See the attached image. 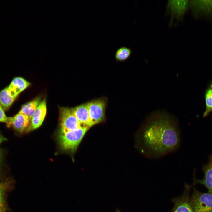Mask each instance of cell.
<instances>
[{
  "label": "cell",
  "instance_id": "44dd1931",
  "mask_svg": "<svg viewBox=\"0 0 212 212\" xmlns=\"http://www.w3.org/2000/svg\"><path fill=\"white\" fill-rule=\"evenodd\" d=\"M1 160V153L0 152V165Z\"/></svg>",
  "mask_w": 212,
  "mask_h": 212
},
{
  "label": "cell",
  "instance_id": "ffe728a7",
  "mask_svg": "<svg viewBox=\"0 0 212 212\" xmlns=\"http://www.w3.org/2000/svg\"><path fill=\"white\" fill-rule=\"evenodd\" d=\"M6 140V139L0 134V145L3 141Z\"/></svg>",
  "mask_w": 212,
  "mask_h": 212
},
{
  "label": "cell",
  "instance_id": "6da1fadb",
  "mask_svg": "<svg viewBox=\"0 0 212 212\" xmlns=\"http://www.w3.org/2000/svg\"><path fill=\"white\" fill-rule=\"evenodd\" d=\"M136 139L138 148L144 156L153 159L163 157L176 151L180 146L178 121L165 112L153 113L144 121Z\"/></svg>",
  "mask_w": 212,
  "mask_h": 212
},
{
  "label": "cell",
  "instance_id": "30bf717a",
  "mask_svg": "<svg viewBox=\"0 0 212 212\" xmlns=\"http://www.w3.org/2000/svg\"><path fill=\"white\" fill-rule=\"evenodd\" d=\"M46 112V102L44 99L41 102L34 113L31 119L30 125L26 130L30 131L39 127L44 120Z\"/></svg>",
  "mask_w": 212,
  "mask_h": 212
},
{
  "label": "cell",
  "instance_id": "9a60e30c",
  "mask_svg": "<svg viewBox=\"0 0 212 212\" xmlns=\"http://www.w3.org/2000/svg\"><path fill=\"white\" fill-rule=\"evenodd\" d=\"M15 99L10 94L7 87L0 92V104L4 110L9 108Z\"/></svg>",
  "mask_w": 212,
  "mask_h": 212
},
{
  "label": "cell",
  "instance_id": "5bb4252c",
  "mask_svg": "<svg viewBox=\"0 0 212 212\" xmlns=\"http://www.w3.org/2000/svg\"><path fill=\"white\" fill-rule=\"evenodd\" d=\"M40 102V97H37L22 105L19 112L27 115L31 120Z\"/></svg>",
  "mask_w": 212,
  "mask_h": 212
},
{
  "label": "cell",
  "instance_id": "52a82bcc",
  "mask_svg": "<svg viewBox=\"0 0 212 212\" xmlns=\"http://www.w3.org/2000/svg\"><path fill=\"white\" fill-rule=\"evenodd\" d=\"M189 6L188 0H168L167 8V12L171 15L170 26L172 25L174 19L177 21L181 20Z\"/></svg>",
  "mask_w": 212,
  "mask_h": 212
},
{
  "label": "cell",
  "instance_id": "4fadbf2b",
  "mask_svg": "<svg viewBox=\"0 0 212 212\" xmlns=\"http://www.w3.org/2000/svg\"><path fill=\"white\" fill-rule=\"evenodd\" d=\"M71 109L83 126L89 128L91 127L87 103L82 104Z\"/></svg>",
  "mask_w": 212,
  "mask_h": 212
},
{
  "label": "cell",
  "instance_id": "277c9868",
  "mask_svg": "<svg viewBox=\"0 0 212 212\" xmlns=\"http://www.w3.org/2000/svg\"><path fill=\"white\" fill-rule=\"evenodd\" d=\"M91 127L105 120L107 101L104 98L87 102Z\"/></svg>",
  "mask_w": 212,
  "mask_h": 212
},
{
  "label": "cell",
  "instance_id": "7c38bea8",
  "mask_svg": "<svg viewBox=\"0 0 212 212\" xmlns=\"http://www.w3.org/2000/svg\"><path fill=\"white\" fill-rule=\"evenodd\" d=\"M30 85V83L24 78L17 77L14 78L7 89L11 95L15 99L18 95Z\"/></svg>",
  "mask_w": 212,
  "mask_h": 212
},
{
  "label": "cell",
  "instance_id": "e0dca14e",
  "mask_svg": "<svg viewBox=\"0 0 212 212\" xmlns=\"http://www.w3.org/2000/svg\"><path fill=\"white\" fill-rule=\"evenodd\" d=\"M132 52L130 48L125 47H121L116 52L115 54V59L118 62L125 61L130 57Z\"/></svg>",
  "mask_w": 212,
  "mask_h": 212
},
{
  "label": "cell",
  "instance_id": "7402d4cb",
  "mask_svg": "<svg viewBox=\"0 0 212 212\" xmlns=\"http://www.w3.org/2000/svg\"><path fill=\"white\" fill-rule=\"evenodd\" d=\"M116 212H120V211H119V210H116Z\"/></svg>",
  "mask_w": 212,
  "mask_h": 212
},
{
  "label": "cell",
  "instance_id": "d6986e66",
  "mask_svg": "<svg viewBox=\"0 0 212 212\" xmlns=\"http://www.w3.org/2000/svg\"><path fill=\"white\" fill-rule=\"evenodd\" d=\"M4 110L0 104V122L7 123L8 117L6 115Z\"/></svg>",
  "mask_w": 212,
  "mask_h": 212
},
{
  "label": "cell",
  "instance_id": "ba28073f",
  "mask_svg": "<svg viewBox=\"0 0 212 212\" xmlns=\"http://www.w3.org/2000/svg\"><path fill=\"white\" fill-rule=\"evenodd\" d=\"M190 188L189 185L185 184L183 194L173 199L174 205L172 212H194L190 202Z\"/></svg>",
  "mask_w": 212,
  "mask_h": 212
},
{
  "label": "cell",
  "instance_id": "9c48e42d",
  "mask_svg": "<svg viewBox=\"0 0 212 212\" xmlns=\"http://www.w3.org/2000/svg\"><path fill=\"white\" fill-rule=\"evenodd\" d=\"M30 120L28 116L19 112L13 117H8L6 124L8 127L12 126L17 132L21 133L27 130Z\"/></svg>",
  "mask_w": 212,
  "mask_h": 212
},
{
  "label": "cell",
  "instance_id": "8fae6325",
  "mask_svg": "<svg viewBox=\"0 0 212 212\" xmlns=\"http://www.w3.org/2000/svg\"><path fill=\"white\" fill-rule=\"evenodd\" d=\"M202 170L204 174L203 178L198 180L194 177V182L204 186L207 188L208 192L212 194V153L209 157L207 163L203 165Z\"/></svg>",
  "mask_w": 212,
  "mask_h": 212
},
{
  "label": "cell",
  "instance_id": "5b68a950",
  "mask_svg": "<svg viewBox=\"0 0 212 212\" xmlns=\"http://www.w3.org/2000/svg\"><path fill=\"white\" fill-rule=\"evenodd\" d=\"M189 5L195 18L204 19L212 24V0H190Z\"/></svg>",
  "mask_w": 212,
  "mask_h": 212
},
{
  "label": "cell",
  "instance_id": "8992f818",
  "mask_svg": "<svg viewBox=\"0 0 212 212\" xmlns=\"http://www.w3.org/2000/svg\"><path fill=\"white\" fill-rule=\"evenodd\" d=\"M60 130V132H64L77 129L83 126L73 113L71 108H59Z\"/></svg>",
  "mask_w": 212,
  "mask_h": 212
},
{
  "label": "cell",
  "instance_id": "ac0fdd59",
  "mask_svg": "<svg viewBox=\"0 0 212 212\" xmlns=\"http://www.w3.org/2000/svg\"><path fill=\"white\" fill-rule=\"evenodd\" d=\"M6 184L0 183V212H4V195L6 189Z\"/></svg>",
  "mask_w": 212,
  "mask_h": 212
},
{
  "label": "cell",
  "instance_id": "7a4b0ae2",
  "mask_svg": "<svg viewBox=\"0 0 212 212\" xmlns=\"http://www.w3.org/2000/svg\"><path fill=\"white\" fill-rule=\"evenodd\" d=\"M89 128L82 126L75 130L59 132V141L62 148L72 152L75 151Z\"/></svg>",
  "mask_w": 212,
  "mask_h": 212
},
{
  "label": "cell",
  "instance_id": "2e32d148",
  "mask_svg": "<svg viewBox=\"0 0 212 212\" xmlns=\"http://www.w3.org/2000/svg\"><path fill=\"white\" fill-rule=\"evenodd\" d=\"M204 97L206 107L203 115V117L207 116L212 112V80L205 91Z\"/></svg>",
  "mask_w": 212,
  "mask_h": 212
},
{
  "label": "cell",
  "instance_id": "3957f363",
  "mask_svg": "<svg viewBox=\"0 0 212 212\" xmlns=\"http://www.w3.org/2000/svg\"><path fill=\"white\" fill-rule=\"evenodd\" d=\"M190 202L194 212H212V194L202 193L195 187Z\"/></svg>",
  "mask_w": 212,
  "mask_h": 212
}]
</instances>
